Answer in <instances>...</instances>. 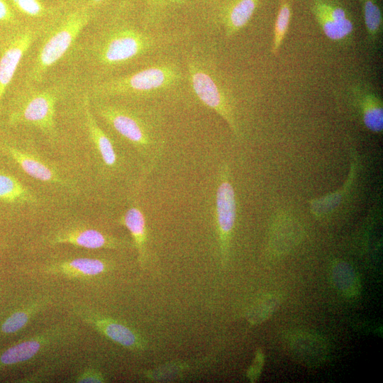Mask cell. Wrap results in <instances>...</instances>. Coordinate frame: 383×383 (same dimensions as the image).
I'll use <instances>...</instances> for the list:
<instances>
[{"label": "cell", "mask_w": 383, "mask_h": 383, "mask_svg": "<svg viewBox=\"0 0 383 383\" xmlns=\"http://www.w3.org/2000/svg\"><path fill=\"white\" fill-rule=\"evenodd\" d=\"M260 0H225L218 14V22L226 37L237 35L250 21Z\"/></svg>", "instance_id": "9a60e30c"}, {"label": "cell", "mask_w": 383, "mask_h": 383, "mask_svg": "<svg viewBox=\"0 0 383 383\" xmlns=\"http://www.w3.org/2000/svg\"><path fill=\"white\" fill-rule=\"evenodd\" d=\"M51 244H70L87 249H123L131 245L128 240L107 234L101 231L72 227L54 233L49 238Z\"/></svg>", "instance_id": "4fadbf2b"}, {"label": "cell", "mask_w": 383, "mask_h": 383, "mask_svg": "<svg viewBox=\"0 0 383 383\" xmlns=\"http://www.w3.org/2000/svg\"><path fill=\"white\" fill-rule=\"evenodd\" d=\"M49 302L50 299L48 297L37 298L16 309L1 324V332L5 335L19 332L27 326L33 317L42 311Z\"/></svg>", "instance_id": "ffe728a7"}, {"label": "cell", "mask_w": 383, "mask_h": 383, "mask_svg": "<svg viewBox=\"0 0 383 383\" xmlns=\"http://www.w3.org/2000/svg\"><path fill=\"white\" fill-rule=\"evenodd\" d=\"M111 1L112 0H89L87 4L97 18L99 10L108 5Z\"/></svg>", "instance_id": "4dcf8cb0"}, {"label": "cell", "mask_w": 383, "mask_h": 383, "mask_svg": "<svg viewBox=\"0 0 383 383\" xmlns=\"http://www.w3.org/2000/svg\"><path fill=\"white\" fill-rule=\"evenodd\" d=\"M355 96L360 106L362 121L367 129L380 133L383 128V107L380 99L374 93L355 88Z\"/></svg>", "instance_id": "44dd1931"}, {"label": "cell", "mask_w": 383, "mask_h": 383, "mask_svg": "<svg viewBox=\"0 0 383 383\" xmlns=\"http://www.w3.org/2000/svg\"><path fill=\"white\" fill-rule=\"evenodd\" d=\"M85 124L89 137L98 151L104 165L109 168L116 167L118 155L112 140L99 126L91 110L90 98L85 91L82 97Z\"/></svg>", "instance_id": "2e32d148"}, {"label": "cell", "mask_w": 383, "mask_h": 383, "mask_svg": "<svg viewBox=\"0 0 383 383\" xmlns=\"http://www.w3.org/2000/svg\"><path fill=\"white\" fill-rule=\"evenodd\" d=\"M71 323L53 325L9 347L0 353V368L29 361L65 343L78 329Z\"/></svg>", "instance_id": "52a82bcc"}, {"label": "cell", "mask_w": 383, "mask_h": 383, "mask_svg": "<svg viewBox=\"0 0 383 383\" xmlns=\"http://www.w3.org/2000/svg\"><path fill=\"white\" fill-rule=\"evenodd\" d=\"M118 223L129 231L133 245L138 252V261L143 267L148 260L147 221L141 206L135 200L119 218Z\"/></svg>", "instance_id": "e0dca14e"}, {"label": "cell", "mask_w": 383, "mask_h": 383, "mask_svg": "<svg viewBox=\"0 0 383 383\" xmlns=\"http://www.w3.org/2000/svg\"><path fill=\"white\" fill-rule=\"evenodd\" d=\"M292 14V8L290 0H279L272 46V53L275 56L279 54L283 40L287 33Z\"/></svg>", "instance_id": "d4e9b609"}, {"label": "cell", "mask_w": 383, "mask_h": 383, "mask_svg": "<svg viewBox=\"0 0 383 383\" xmlns=\"http://www.w3.org/2000/svg\"><path fill=\"white\" fill-rule=\"evenodd\" d=\"M148 10L143 25L150 29H163L161 24L163 23V16L165 11L184 4L188 0H148Z\"/></svg>", "instance_id": "484cf974"}, {"label": "cell", "mask_w": 383, "mask_h": 383, "mask_svg": "<svg viewBox=\"0 0 383 383\" xmlns=\"http://www.w3.org/2000/svg\"><path fill=\"white\" fill-rule=\"evenodd\" d=\"M111 263L101 258L77 257L52 262L45 272L70 279H89L111 270Z\"/></svg>", "instance_id": "5bb4252c"}, {"label": "cell", "mask_w": 383, "mask_h": 383, "mask_svg": "<svg viewBox=\"0 0 383 383\" xmlns=\"http://www.w3.org/2000/svg\"><path fill=\"white\" fill-rule=\"evenodd\" d=\"M369 40L375 42L382 29V13L376 0H360Z\"/></svg>", "instance_id": "4316f807"}, {"label": "cell", "mask_w": 383, "mask_h": 383, "mask_svg": "<svg viewBox=\"0 0 383 383\" xmlns=\"http://www.w3.org/2000/svg\"><path fill=\"white\" fill-rule=\"evenodd\" d=\"M331 277L335 288L343 296L353 299L360 294V279L356 271L347 262L335 261L331 266Z\"/></svg>", "instance_id": "d6986e66"}, {"label": "cell", "mask_w": 383, "mask_h": 383, "mask_svg": "<svg viewBox=\"0 0 383 383\" xmlns=\"http://www.w3.org/2000/svg\"><path fill=\"white\" fill-rule=\"evenodd\" d=\"M77 383H103L106 379L97 369L88 367L79 373L74 379Z\"/></svg>", "instance_id": "f1b7e54d"}, {"label": "cell", "mask_w": 383, "mask_h": 383, "mask_svg": "<svg viewBox=\"0 0 383 383\" xmlns=\"http://www.w3.org/2000/svg\"><path fill=\"white\" fill-rule=\"evenodd\" d=\"M284 344L289 356L305 367H318L329 356L328 343L313 331L298 330L290 332L285 335Z\"/></svg>", "instance_id": "8fae6325"}, {"label": "cell", "mask_w": 383, "mask_h": 383, "mask_svg": "<svg viewBox=\"0 0 383 383\" xmlns=\"http://www.w3.org/2000/svg\"><path fill=\"white\" fill-rule=\"evenodd\" d=\"M5 150L29 176L45 182H61L55 171L38 158L9 145L5 147Z\"/></svg>", "instance_id": "ac0fdd59"}, {"label": "cell", "mask_w": 383, "mask_h": 383, "mask_svg": "<svg viewBox=\"0 0 383 383\" xmlns=\"http://www.w3.org/2000/svg\"><path fill=\"white\" fill-rule=\"evenodd\" d=\"M265 362V355L261 350L256 352L252 365L247 372V376L251 382H256L260 377Z\"/></svg>", "instance_id": "f546056e"}, {"label": "cell", "mask_w": 383, "mask_h": 383, "mask_svg": "<svg viewBox=\"0 0 383 383\" xmlns=\"http://www.w3.org/2000/svg\"><path fill=\"white\" fill-rule=\"evenodd\" d=\"M84 84L72 71L51 82L34 84L24 82L18 91L9 115L12 124L33 126L48 135L56 132L57 105L70 91Z\"/></svg>", "instance_id": "8992f818"}, {"label": "cell", "mask_w": 383, "mask_h": 383, "mask_svg": "<svg viewBox=\"0 0 383 383\" xmlns=\"http://www.w3.org/2000/svg\"><path fill=\"white\" fill-rule=\"evenodd\" d=\"M72 311L84 323L111 341L132 351L145 349L144 338L123 322L84 305H76Z\"/></svg>", "instance_id": "30bf717a"}, {"label": "cell", "mask_w": 383, "mask_h": 383, "mask_svg": "<svg viewBox=\"0 0 383 383\" xmlns=\"http://www.w3.org/2000/svg\"><path fill=\"white\" fill-rule=\"evenodd\" d=\"M237 216V201L229 169L223 164L218 170L215 195L214 218L222 261L226 262Z\"/></svg>", "instance_id": "ba28073f"}, {"label": "cell", "mask_w": 383, "mask_h": 383, "mask_svg": "<svg viewBox=\"0 0 383 383\" xmlns=\"http://www.w3.org/2000/svg\"><path fill=\"white\" fill-rule=\"evenodd\" d=\"M96 17L87 4L69 6L43 30L30 56L25 82L40 84L65 59L82 33Z\"/></svg>", "instance_id": "277c9868"}, {"label": "cell", "mask_w": 383, "mask_h": 383, "mask_svg": "<svg viewBox=\"0 0 383 383\" xmlns=\"http://www.w3.org/2000/svg\"><path fill=\"white\" fill-rule=\"evenodd\" d=\"M184 58L187 85L194 96L221 116L237 137L240 136L233 96L210 52L193 45L186 51Z\"/></svg>", "instance_id": "5b68a950"}, {"label": "cell", "mask_w": 383, "mask_h": 383, "mask_svg": "<svg viewBox=\"0 0 383 383\" xmlns=\"http://www.w3.org/2000/svg\"><path fill=\"white\" fill-rule=\"evenodd\" d=\"M45 28L26 23L6 40L0 54V105L22 59Z\"/></svg>", "instance_id": "9c48e42d"}, {"label": "cell", "mask_w": 383, "mask_h": 383, "mask_svg": "<svg viewBox=\"0 0 383 383\" xmlns=\"http://www.w3.org/2000/svg\"><path fill=\"white\" fill-rule=\"evenodd\" d=\"M23 23L17 19L12 6L6 0H0V25L12 26L18 29Z\"/></svg>", "instance_id": "83f0119b"}, {"label": "cell", "mask_w": 383, "mask_h": 383, "mask_svg": "<svg viewBox=\"0 0 383 383\" xmlns=\"http://www.w3.org/2000/svg\"><path fill=\"white\" fill-rule=\"evenodd\" d=\"M0 201L5 202H31L33 201V196L15 177L0 172Z\"/></svg>", "instance_id": "cb8c5ba5"}, {"label": "cell", "mask_w": 383, "mask_h": 383, "mask_svg": "<svg viewBox=\"0 0 383 383\" xmlns=\"http://www.w3.org/2000/svg\"><path fill=\"white\" fill-rule=\"evenodd\" d=\"M187 84L183 62L162 56L138 70L120 74L84 86L91 100L154 99Z\"/></svg>", "instance_id": "7a4b0ae2"}, {"label": "cell", "mask_w": 383, "mask_h": 383, "mask_svg": "<svg viewBox=\"0 0 383 383\" xmlns=\"http://www.w3.org/2000/svg\"><path fill=\"white\" fill-rule=\"evenodd\" d=\"M282 297L278 292H271L261 295L251 305L248 319L252 324H260L270 318L278 309Z\"/></svg>", "instance_id": "603a6c76"}, {"label": "cell", "mask_w": 383, "mask_h": 383, "mask_svg": "<svg viewBox=\"0 0 383 383\" xmlns=\"http://www.w3.org/2000/svg\"><path fill=\"white\" fill-rule=\"evenodd\" d=\"M114 11L84 30L65 58L84 85L121 74L135 62L164 53L193 35L189 28L155 30Z\"/></svg>", "instance_id": "6da1fadb"}, {"label": "cell", "mask_w": 383, "mask_h": 383, "mask_svg": "<svg viewBox=\"0 0 383 383\" xmlns=\"http://www.w3.org/2000/svg\"><path fill=\"white\" fill-rule=\"evenodd\" d=\"M96 115L148 162H157L165 145L163 118L153 107H137L108 100H94Z\"/></svg>", "instance_id": "3957f363"}, {"label": "cell", "mask_w": 383, "mask_h": 383, "mask_svg": "<svg viewBox=\"0 0 383 383\" xmlns=\"http://www.w3.org/2000/svg\"><path fill=\"white\" fill-rule=\"evenodd\" d=\"M11 6L29 19L28 23L43 26L52 23L64 9L46 6L40 0H9Z\"/></svg>", "instance_id": "7402d4cb"}, {"label": "cell", "mask_w": 383, "mask_h": 383, "mask_svg": "<svg viewBox=\"0 0 383 383\" xmlns=\"http://www.w3.org/2000/svg\"><path fill=\"white\" fill-rule=\"evenodd\" d=\"M311 9L321 30L330 40L347 41L354 32L348 10L337 0H311Z\"/></svg>", "instance_id": "7c38bea8"}]
</instances>
